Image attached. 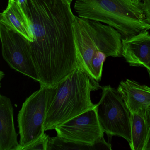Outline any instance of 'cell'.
<instances>
[{"label": "cell", "instance_id": "6da1fadb", "mask_svg": "<svg viewBox=\"0 0 150 150\" xmlns=\"http://www.w3.org/2000/svg\"><path fill=\"white\" fill-rule=\"evenodd\" d=\"M71 5L68 0H27L24 11L34 36L30 52L40 86L55 87L79 66Z\"/></svg>", "mask_w": 150, "mask_h": 150}, {"label": "cell", "instance_id": "7a4b0ae2", "mask_svg": "<svg viewBox=\"0 0 150 150\" xmlns=\"http://www.w3.org/2000/svg\"><path fill=\"white\" fill-rule=\"evenodd\" d=\"M102 87L79 64L76 70L53 88H49L45 131L55 130L62 124L95 108L91 92Z\"/></svg>", "mask_w": 150, "mask_h": 150}, {"label": "cell", "instance_id": "3957f363", "mask_svg": "<svg viewBox=\"0 0 150 150\" xmlns=\"http://www.w3.org/2000/svg\"><path fill=\"white\" fill-rule=\"evenodd\" d=\"M74 8L79 17L113 27L123 38L150 30L142 4L131 0H76Z\"/></svg>", "mask_w": 150, "mask_h": 150}, {"label": "cell", "instance_id": "277c9868", "mask_svg": "<svg viewBox=\"0 0 150 150\" xmlns=\"http://www.w3.org/2000/svg\"><path fill=\"white\" fill-rule=\"evenodd\" d=\"M73 28L78 62L91 76L92 60L99 52L107 57L122 56V36L113 27L75 16Z\"/></svg>", "mask_w": 150, "mask_h": 150}, {"label": "cell", "instance_id": "5b68a950", "mask_svg": "<svg viewBox=\"0 0 150 150\" xmlns=\"http://www.w3.org/2000/svg\"><path fill=\"white\" fill-rule=\"evenodd\" d=\"M101 97L96 104L98 119L103 132L131 142L130 112L118 91L110 86L102 87Z\"/></svg>", "mask_w": 150, "mask_h": 150}, {"label": "cell", "instance_id": "8992f818", "mask_svg": "<svg viewBox=\"0 0 150 150\" xmlns=\"http://www.w3.org/2000/svg\"><path fill=\"white\" fill-rule=\"evenodd\" d=\"M49 88L41 86L26 99L17 116L20 139L18 150L33 143L45 133Z\"/></svg>", "mask_w": 150, "mask_h": 150}, {"label": "cell", "instance_id": "52a82bcc", "mask_svg": "<svg viewBox=\"0 0 150 150\" xmlns=\"http://www.w3.org/2000/svg\"><path fill=\"white\" fill-rule=\"evenodd\" d=\"M55 130L57 137L64 141L93 147L105 146L111 149L104 139L96 107L62 124Z\"/></svg>", "mask_w": 150, "mask_h": 150}, {"label": "cell", "instance_id": "ba28073f", "mask_svg": "<svg viewBox=\"0 0 150 150\" xmlns=\"http://www.w3.org/2000/svg\"><path fill=\"white\" fill-rule=\"evenodd\" d=\"M1 51L4 60L12 69L38 81L31 57L30 42L0 23Z\"/></svg>", "mask_w": 150, "mask_h": 150}, {"label": "cell", "instance_id": "9c48e42d", "mask_svg": "<svg viewBox=\"0 0 150 150\" xmlns=\"http://www.w3.org/2000/svg\"><path fill=\"white\" fill-rule=\"evenodd\" d=\"M122 57L132 67H142L150 78V34L144 30L130 37L122 38Z\"/></svg>", "mask_w": 150, "mask_h": 150}, {"label": "cell", "instance_id": "30bf717a", "mask_svg": "<svg viewBox=\"0 0 150 150\" xmlns=\"http://www.w3.org/2000/svg\"><path fill=\"white\" fill-rule=\"evenodd\" d=\"M14 109L11 100L0 96V150H18L20 144L15 128Z\"/></svg>", "mask_w": 150, "mask_h": 150}, {"label": "cell", "instance_id": "8fae6325", "mask_svg": "<svg viewBox=\"0 0 150 150\" xmlns=\"http://www.w3.org/2000/svg\"><path fill=\"white\" fill-rule=\"evenodd\" d=\"M117 90L130 113L150 108V87L126 79L120 82Z\"/></svg>", "mask_w": 150, "mask_h": 150}, {"label": "cell", "instance_id": "7c38bea8", "mask_svg": "<svg viewBox=\"0 0 150 150\" xmlns=\"http://www.w3.org/2000/svg\"><path fill=\"white\" fill-rule=\"evenodd\" d=\"M0 23L26 38L34 41L28 16L21 7L13 0H8L6 8L0 15Z\"/></svg>", "mask_w": 150, "mask_h": 150}, {"label": "cell", "instance_id": "4fadbf2b", "mask_svg": "<svg viewBox=\"0 0 150 150\" xmlns=\"http://www.w3.org/2000/svg\"><path fill=\"white\" fill-rule=\"evenodd\" d=\"M145 111L140 109L130 113L132 150H143L148 134V126L146 118Z\"/></svg>", "mask_w": 150, "mask_h": 150}, {"label": "cell", "instance_id": "5bb4252c", "mask_svg": "<svg viewBox=\"0 0 150 150\" xmlns=\"http://www.w3.org/2000/svg\"><path fill=\"white\" fill-rule=\"evenodd\" d=\"M93 146L67 142L60 139L58 137H50L47 150H86L93 149Z\"/></svg>", "mask_w": 150, "mask_h": 150}, {"label": "cell", "instance_id": "9a60e30c", "mask_svg": "<svg viewBox=\"0 0 150 150\" xmlns=\"http://www.w3.org/2000/svg\"><path fill=\"white\" fill-rule=\"evenodd\" d=\"M108 57L102 52H99L93 58L91 63L92 76L96 81L99 82L101 79L103 64Z\"/></svg>", "mask_w": 150, "mask_h": 150}, {"label": "cell", "instance_id": "2e32d148", "mask_svg": "<svg viewBox=\"0 0 150 150\" xmlns=\"http://www.w3.org/2000/svg\"><path fill=\"white\" fill-rule=\"evenodd\" d=\"M50 136L45 133L42 137L33 142L31 144L24 146L21 150H47Z\"/></svg>", "mask_w": 150, "mask_h": 150}, {"label": "cell", "instance_id": "e0dca14e", "mask_svg": "<svg viewBox=\"0 0 150 150\" xmlns=\"http://www.w3.org/2000/svg\"><path fill=\"white\" fill-rule=\"evenodd\" d=\"M142 7L146 16L147 21L150 23V0H146L142 2Z\"/></svg>", "mask_w": 150, "mask_h": 150}, {"label": "cell", "instance_id": "ac0fdd59", "mask_svg": "<svg viewBox=\"0 0 150 150\" xmlns=\"http://www.w3.org/2000/svg\"><path fill=\"white\" fill-rule=\"evenodd\" d=\"M147 125L148 126V134L143 150H150V124H147Z\"/></svg>", "mask_w": 150, "mask_h": 150}, {"label": "cell", "instance_id": "d6986e66", "mask_svg": "<svg viewBox=\"0 0 150 150\" xmlns=\"http://www.w3.org/2000/svg\"><path fill=\"white\" fill-rule=\"evenodd\" d=\"M145 113L147 123L150 124V107L146 110Z\"/></svg>", "mask_w": 150, "mask_h": 150}, {"label": "cell", "instance_id": "ffe728a7", "mask_svg": "<svg viewBox=\"0 0 150 150\" xmlns=\"http://www.w3.org/2000/svg\"><path fill=\"white\" fill-rule=\"evenodd\" d=\"M132 2L135 3V4H137V5H142V2H141L142 1L141 0H131Z\"/></svg>", "mask_w": 150, "mask_h": 150}, {"label": "cell", "instance_id": "44dd1931", "mask_svg": "<svg viewBox=\"0 0 150 150\" xmlns=\"http://www.w3.org/2000/svg\"><path fill=\"white\" fill-rule=\"evenodd\" d=\"M4 73L1 71V75H0V76H1V80L2 79V77H4Z\"/></svg>", "mask_w": 150, "mask_h": 150}, {"label": "cell", "instance_id": "7402d4cb", "mask_svg": "<svg viewBox=\"0 0 150 150\" xmlns=\"http://www.w3.org/2000/svg\"><path fill=\"white\" fill-rule=\"evenodd\" d=\"M68 1L71 4V2H72L73 0H68Z\"/></svg>", "mask_w": 150, "mask_h": 150}, {"label": "cell", "instance_id": "603a6c76", "mask_svg": "<svg viewBox=\"0 0 150 150\" xmlns=\"http://www.w3.org/2000/svg\"><path fill=\"white\" fill-rule=\"evenodd\" d=\"M146 1V0H142V1Z\"/></svg>", "mask_w": 150, "mask_h": 150}, {"label": "cell", "instance_id": "cb8c5ba5", "mask_svg": "<svg viewBox=\"0 0 150 150\" xmlns=\"http://www.w3.org/2000/svg\"><path fill=\"white\" fill-rule=\"evenodd\" d=\"M141 1H142V0H141Z\"/></svg>", "mask_w": 150, "mask_h": 150}]
</instances>
